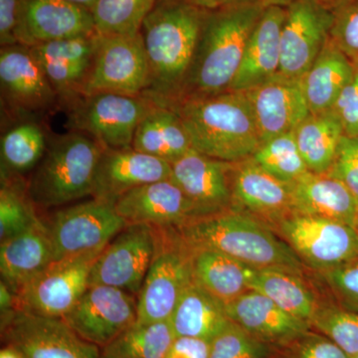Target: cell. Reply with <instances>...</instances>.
<instances>
[{
    "mask_svg": "<svg viewBox=\"0 0 358 358\" xmlns=\"http://www.w3.org/2000/svg\"><path fill=\"white\" fill-rule=\"evenodd\" d=\"M206 14L192 0H157L141 29L150 65L145 96L169 107L180 100Z\"/></svg>",
    "mask_w": 358,
    "mask_h": 358,
    "instance_id": "obj_1",
    "label": "cell"
},
{
    "mask_svg": "<svg viewBox=\"0 0 358 358\" xmlns=\"http://www.w3.org/2000/svg\"><path fill=\"white\" fill-rule=\"evenodd\" d=\"M178 113L192 148L226 162L251 159L261 145L260 134L245 92L185 98L171 106Z\"/></svg>",
    "mask_w": 358,
    "mask_h": 358,
    "instance_id": "obj_2",
    "label": "cell"
},
{
    "mask_svg": "<svg viewBox=\"0 0 358 358\" xmlns=\"http://www.w3.org/2000/svg\"><path fill=\"white\" fill-rule=\"evenodd\" d=\"M265 9L259 4H234L207 10L180 100L217 95L229 90L250 36Z\"/></svg>",
    "mask_w": 358,
    "mask_h": 358,
    "instance_id": "obj_3",
    "label": "cell"
},
{
    "mask_svg": "<svg viewBox=\"0 0 358 358\" xmlns=\"http://www.w3.org/2000/svg\"><path fill=\"white\" fill-rule=\"evenodd\" d=\"M176 229L192 250H216L256 268L310 271L274 230L233 208L194 219Z\"/></svg>",
    "mask_w": 358,
    "mask_h": 358,
    "instance_id": "obj_4",
    "label": "cell"
},
{
    "mask_svg": "<svg viewBox=\"0 0 358 358\" xmlns=\"http://www.w3.org/2000/svg\"><path fill=\"white\" fill-rule=\"evenodd\" d=\"M103 148L80 131L56 136L30 180L28 193L41 207L62 206L93 195L96 166Z\"/></svg>",
    "mask_w": 358,
    "mask_h": 358,
    "instance_id": "obj_5",
    "label": "cell"
},
{
    "mask_svg": "<svg viewBox=\"0 0 358 358\" xmlns=\"http://www.w3.org/2000/svg\"><path fill=\"white\" fill-rule=\"evenodd\" d=\"M157 228L155 256L138 294V324L169 320L179 299L194 281L192 251L178 229Z\"/></svg>",
    "mask_w": 358,
    "mask_h": 358,
    "instance_id": "obj_6",
    "label": "cell"
},
{
    "mask_svg": "<svg viewBox=\"0 0 358 358\" xmlns=\"http://www.w3.org/2000/svg\"><path fill=\"white\" fill-rule=\"evenodd\" d=\"M145 96L96 93L78 96L67 106L71 131L88 134L103 150L133 148L136 128L155 105Z\"/></svg>",
    "mask_w": 358,
    "mask_h": 358,
    "instance_id": "obj_7",
    "label": "cell"
},
{
    "mask_svg": "<svg viewBox=\"0 0 358 358\" xmlns=\"http://www.w3.org/2000/svg\"><path fill=\"white\" fill-rule=\"evenodd\" d=\"M275 234L312 272H324L358 259V230L348 224L294 213Z\"/></svg>",
    "mask_w": 358,
    "mask_h": 358,
    "instance_id": "obj_8",
    "label": "cell"
},
{
    "mask_svg": "<svg viewBox=\"0 0 358 358\" xmlns=\"http://www.w3.org/2000/svg\"><path fill=\"white\" fill-rule=\"evenodd\" d=\"M128 222L115 204L94 199L56 212L48 228L54 261L102 252Z\"/></svg>",
    "mask_w": 358,
    "mask_h": 358,
    "instance_id": "obj_9",
    "label": "cell"
},
{
    "mask_svg": "<svg viewBox=\"0 0 358 358\" xmlns=\"http://www.w3.org/2000/svg\"><path fill=\"white\" fill-rule=\"evenodd\" d=\"M1 334L26 358H100L101 348L82 338L62 317L16 308L1 313Z\"/></svg>",
    "mask_w": 358,
    "mask_h": 358,
    "instance_id": "obj_10",
    "label": "cell"
},
{
    "mask_svg": "<svg viewBox=\"0 0 358 358\" xmlns=\"http://www.w3.org/2000/svg\"><path fill=\"white\" fill-rule=\"evenodd\" d=\"M148 86L150 65L141 33L136 36L98 34L93 64L82 95L145 96Z\"/></svg>",
    "mask_w": 358,
    "mask_h": 358,
    "instance_id": "obj_11",
    "label": "cell"
},
{
    "mask_svg": "<svg viewBox=\"0 0 358 358\" xmlns=\"http://www.w3.org/2000/svg\"><path fill=\"white\" fill-rule=\"evenodd\" d=\"M102 252L53 261L16 294L17 308L64 317L90 286L94 263Z\"/></svg>",
    "mask_w": 358,
    "mask_h": 358,
    "instance_id": "obj_12",
    "label": "cell"
},
{
    "mask_svg": "<svg viewBox=\"0 0 358 358\" xmlns=\"http://www.w3.org/2000/svg\"><path fill=\"white\" fill-rule=\"evenodd\" d=\"M157 228L128 224L108 244L94 263L90 285L115 287L140 294L157 247Z\"/></svg>",
    "mask_w": 358,
    "mask_h": 358,
    "instance_id": "obj_13",
    "label": "cell"
},
{
    "mask_svg": "<svg viewBox=\"0 0 358 358\" xmlns=\"http://www.w3.org/2000/svg\"><path fill=\"white\" fill-rule=\"evenodd\" d=\"M333 22V11L317 0H293L282 27L279 74L301 80L329 42Z\"/></svg>",
    "mask_w": 358,
    "mask_h": 358,
    "instance_id": "obj_14",
    "label": "cell"
},
{
    "mask_svg": "<svg viewBox=\"0 0 358 358\" xmlns=\"http://www.w3.org/2000/svg\"><path fill=\"white\" fill-rule=\"evenodd\" d=\"M62 319L85 341L103 348L136 324L138 301L124 289L90 285Z\"/></svg>",
    "mask_w": 358,
    "mask_h": 358,
    "instance_id": "obj_15",
    "label": "cell"
},
{
    "mask_svg": "<svg viewBox=\"0 0 358 358\" xmlns=\"http://www.w3.org/2000/svg\"><path fill=\"white\" fill-rule=\"evenodd\" d=\"M232 208L265 223L271 229L294 214L292 183L271 176L253 159L233 164Z\"/></svg>",
    "mask_w": 358,
    "mask_h": 358,
    "instance_id": "obj_16",
    "label": "cell"
},
{
    "mask_svg": "<svg viewBox=\"0 0 358 358\" xmlns=\"http://www.w3.org/2000/svg\"><path fill=\"white\" fill-rule=\"evenodd\" d=\"M91 9L67 0H22L18 44L32 47L96 34Z\"/></svg>",
    "mask_w": 358,
    "mask_h": 358,
    "instance_id": "obj_17",
    "label": "cell"
},
{
    "mask_svg": "<svg viewBox=\"0 0 358 358\" xmlns=\"http://www.w3.org/2000/svg\"><path fill=\"white\" fill-rule=\"evenodd\" d=\"M232 162L192 150L171 164V179L192 201L199 217L232 208Z\"/></svg>",
    "mask_w": 358,
    "mask_h": 358,
    "instance_id": "obj_18",
    "label": "cell"
},
{
    "mask_svg": "<svg viewBox=\"0 0 358 358\" xmlns=\"http://www.w3.org/2000/svg\"><path fill=\"white\" fill-rule=\"evenodd\" d=\"M0 85L2 96L20 113L44 112L59 103L57 94L43 70L29 47L24 45L1 47Z\"/></svg>",
    "mask_w": 358,
    "mask_h": 358,
    "instance_id": "obj_19",
    "label": "cell"
},
{
    "mask_svg": "<svg viewBox=\"0 0 358 358\" xmlns=\"http://www.w3.org/2000/svg\"><path fill=\"white\" fill-rule=\"evenodd\" d=\"M245 94L251 103L261 143L296 131L310 114L301 80L278 74Z\"/></svg>",
    "mask_w": 358,
    "mask_h": 358,
    "instance_id": "obj_20",
    "label": "cell"
},
{
    "mask_svg": "<svg viewBox=\"0 0 358 358\" xmlns=\"http://www.w3.org/2000/svg\"><path fill=\"white\" fill-rule=\"evenodd\" d=\"M98 34L48 42L29 47L57 94L59 103L67 106L82 96L91 71Z\"/></svg>",
    "mask_w": 358,
    "mask_h": 358,
    "instance_id": "obj_21",
    "label": "cell"
},
{
    "mask_svg": "<svg viewBox=\"0 0 358 358\" xmlns=\"http://www.w3.org/2000/svg\"><path fill=\"white\" fill-rule=\"evenodd\" d=\"M128 224H148L160 228H180L199 218L182 190L171 179L134 188L115 202Z\"/></svg>",
    "mask_w": 358,
    "mask_h": 358,
    "instance_id": "obj_22",
    "label": "cell"
},
{
    "mask_svg": "<svg viewBox=\"0 0 358 358\" xmlns=\"http://www.w3.org/2000/svg\"><path fill=\"white\" fill-rule=\"evenodd\" d=\"M171 164L134 150H103L96 166L94 199L115 204L136 187L171 179Z\"/></svg>",
    "mask_w": 358,
    "mask_h": 358,
    "instance_id": "obj_23",
    "label": "cell"
},
{
    "mask_svg": "<svg viewBox=\"0 0 358 358\" xmlns=\"http://www.w3.org/2000/svg\"><path fill=\"white\" fill-rule=\"evenodd\" d=\"M226 313L231 322L275 350L313 329L310 322L287 313L255 289L227 303Z\"/></svg>",
    "mask_w": 358,
    "mask_h": 358,
    "instance_id": "obj_24",
    "label": "cell"
},
{
    "mask_svg": "<svg viewBox=\"0 0 358 358\" xmlns=\"http://www.w3.org/2000/svg\"><path fill=\"white\" fill-rule=\"evenodd\" d=\"M285 17L286 7L265 9L250 36L241 64L228 91H248L279 74Z\"/></svg>",
    "mask_w": 358,
    "mask_h": 358,
    "instance_id": "obj_25",
    "label": "cell"
},
{
    "mask_svg": "<svg viewBox=\"0 0 358 358\" xmlns=\"http://www.w3.org/2000/svg\"><path fill=\"white\" fill-rule=\"evenodd\" d=\"M292 199L294 213L357 225V197L327 173L308 171L292 182Z\"/></svg>",
    "mask_w": 358,
    "mask_h": 358,
    "instance_id": "obj_26",
    "label": "cell"
},
{
    "mask_svg": "<svg viewBox=\"0 0 358 358\" xmlns=\"http://www.w3.org/2000/svg\"><path fill=\"white\" fill-rule=\"evenodd\" d=\"M251 289L265 294L287 313L310 324L326 296L310 271L289 268H257Z\"/></svg>",
    "mask_w": 358,
    "mask_h": 358,
    "instance_id": "obj_27",
    "label": "cell"
},
{
    "mask_svg": "<svg viewBox=\"0 0 358 358\" xmlns=\"http://www.w3.org/2000/svg\"><path fill=\"white\" fill-rule=\"evenodd\" d=\"M54 261L48 228L41 221L31 228L1 241V281L14 293L38 275Z\"/></svg>",
    "mask_w": 358,
    "mask_h": 358,
    "instance_id": "obj_28",
    "label": "cell"
},
{
    "mask_svg": "<svg viewBox=\"0 0 358 358\" xmlns=\"http://www.w3.org/2000/svg\"><path fill=\"white\" fill-rule=\"evenodd\" d=\"M133 148L173 164L193 150L189 136L173 107L155 103L136 128Z\"/></svg>",
    "mask_w": 358,
    "mask_h": 358,
    "instance_id": "obj_29",
    "label": "cell"
},
{
    "mask_svg": "<svg viewBox=\"0 0 358 358\" xmlns=\"http://www.w3.org/2000/svg\"><path fill=\"white\" fill-rule=\"evenodd\" d=\"M169 322L176 338H200L211 343L230 320L225 303L194 280L179 299Z\"/></svg>",
    "mask_w": 358,
    "mask_h": 358,
    "instance_id": "obj_30",
    "label": "cell"
},
{
    "mask_svg": "<svg viewBox=\"0 0 358 358\" xmlns=\"http://www.w3.org/2000/svg\"><path fill=\"white\" fill-rule=\"evenodd\" d=\"M192 251L195 281L225 305L251 289L256 268L216 250Z\"/></svg>",
    "mask_w": 358,
    "mask_h": 358,
    "instance_id": "obj_31",
    "label": "cell"
},
{
    "mask_svg": "<svg viewBox=\"0 0 358 358\" xmlns=\"http://www.w3.org/2000/svg\"><path fill=\"white\" fill-rule=\"evenodd\" d=\"M353 71L352 61L329 39L301 79L312 114L333 109L341 92L352 80Z\"/></svg>",
    "mask_w": 358,
    "mask_h": 358,
    "instance_id": "obj_32",
    "label": "cell"
},
{
    "mask_svg": "<svg viewBox=\"0 0 358 358\" xmlns=\"http://www.w3.org/2000/svg\"><path fill=\"white\" fill-rule=\"evenodd\" d=\"M343 136V124L333 109L315 114L310 113L294 131L296 145L308 171L317 174L327 173L333 166Z\"/></svg>",
    "mask_w": 358,
    "mask_h": 358,
    "instance_id": "obj_33",
    "label": "cell"
},
{
    "mask_svg": "<svg viewBox=\"0 0 358 358\" xmlns=\"http://www.w3.org/2000/svg\"><path fill=\"white\" fill-rule=\"evenodd\" d=\"M176 338L169 320L136 322L101 348L100 358H166Z\"/></svg>",
    "mask_w": 358,
    "mask_h": 358,
    "instance_id": "obj_34",
    "label": "cell"
},
{
    "mask_svg": "<svg viewBox=\"0 0 358 358\" xmlns=\"http://www.w3.org/2000/svg\"><path fill=\"white\" fill-rule=\"evenodd\" d=\"M2 169L14 173L30 171L43 159L48 143L36 122H21L1 138Z\"/></svg>",
    "mask_w": 358,
    "mask_h": 358,
    "instance_id": "obj_35",
    "label": "cell"
},
{
    "mask_svg": "<svg viewBox=\"0 0 358 358\" xmlns=\"http://www.w3.org/2000/svg\"><path fill=\"white\" fill-rule=\"evenodd\" d=\"M157 0H96L92 8L96 32L100 35L140 34L143 21Z\"/></svg>",
    "mask_w": 358,
    "mask_h": 358,
    "instance_id": "obj_36",
    "label": "cell"
},
{
    "mask_svg": "<svg viewBox=\"0 0 358 358\" xmlns=\"http://www.w3.org/2000/svg\"><path fill=\"white\" fill-rule=\"evenodd\" d=\"M252 159L274 178L292 183L308 173L294 131L263 141Z\"/></svg>",
    "mask_w": 358,
    "mask_h": 358,
    "instance_id": "obj_37",
    "label": "cell"
},
{
    "mask_svg": "<svg viewBox=\"0 0 358 358\" xmlns=\"http://www.w3.org/2000/svg\"><path fill=\"white\" fill-rule=\"evenodd\" d=\"M310 324L313 329L331 339L350 357L358 355L357 313L339 307L326 296Z\"/></svg>",
    "mask_w": 358,
    "mask_h": 358,
    "instance_id": "obj_38",
    "label": "cell"
},
{
    "mask_svg": "<svg viewBox=\"0 0 358 358\" xmlns=\"http://www.w3.org/2000/svg\"><path fill=\"white\" fill-rule=\"evenodd\" d=\"M29 193L6 178L0 190V239L16 236L40 222Z\"/></svg>",
    "mask_w": 358,
    "mask_h": 358,
    "instance_id": "obj_39",
    "label": "cell"
},
{
    "mask_svg": "<svg viewBox=\"0 0 358 358\" xmlns=\"http://www.w3.org/2000/svg\"><path fill=\"white\" fill-rule=\"evenodd\" d=\"M275 348L231 322L210 343L209 358H274Z\"/></svg>",
    "mask_w": 358,
    "mask_h": 358,
    "instance_id": "obj_40",
    "label": "cell"
},
{
    "mask_svg": "<svg viewBox=\"0 0 358 358\" xmlns=\"http://www.w3.org/2000/svg\"><path fill=\"white\" fill-rule=\"evenodd\" d=\"M320 291L339 307L358 313V259L324 272H312Z\"/></svg>",
    "mask_w": 358,
    "mask_h": 358,
    "instance_id": "obj_41",
    "label": "cell"
},
{
    "mask_svg": "<svg viewBox=\"0 0 358 358\" xmlns=\"http://www.w3.org/2000/svg\"><path fill=\"white\" fill-rule=\"evenodd\" d=\"M274 358H352L324 334L310 329L275 348Z\"/></svg>",
    "mask_w": 358,
    "mask_h": 358,
    "instance_id": "obj_42",
    "label": "cell"
},
{
    "mask_svg": "<svg viewBox=\"0 0 358 358\" xmlns=\"http://www.w3.org/2000/svg\"><path fill=\"white\" fill-rule=\"evenodd\" d=\"M329 39L352 61L358 60V0H346L333 11Z\"/></svg>",
    "mask_w": 358,
    "mask_h": 358,
    "instance_id": "obj_43",
    "label": "cell"
},
{
    "mask_svg": "<svg viewBox=\"0 0 358 358\" xmlns=\"http://www.w3.org/2000/svg\"><path fill=\"white\" fill-rule=\"evenodd\" d=\"M327 174L341 181L358 199V136H343Z\"/></svg>",
    "mask_w": 358,
    "mask_h": 358,
    "instance_id": "obj_44",
    "label": "cell"
},
{
    "mask_svg": "<svg viewBox=\"0 0 358 358\" xmlns=\"http://www.w3.org/2000/svg\"><path fill=\"white\" fill-rule=\"evenodd\" d=\"M352 62V80L341 92L333 110L341 120L345 136H358V60Z\"/></svg>",
    "mask_w": 358,
    "mask_h": 358,
    "instance_id": "obj_45",
    "label": "cell"
},
{
    "mask_svg": "<svg viewBox=\"0 0 358 358\" xmlns=\"http://www.w3.org/2000/svg\"><path fill=\"white\" fill-rule=\"evenodd\" d=\"M22 0H0V44L1 47L18 44V22Z\"/></svg>",
    "mask_w": 358,
    "mask_h": 358,
    "instance_id": "obj_46",
    "label": "cell"
},
{
    "mask_svg": "<svg viewBox=\"0 0 358 358\" xmlns=\"http://www.w3.org/2000/svg\"><path fill=\"white\" fill-rule=\"evenodd\" d=\"M210 343L205 339L176 338L166 358H209Z\"/></svg>",
    "mask_w": 358,
    "mask_h": 358,
    "instance_id": "obj_47",
    "label": "cell"
},
{
    "mask_svg": "<svg viewBox=\"0 0 358 358\" xmlns=\"http://www.w3.org/2000/svg\"><path fill=\"white\" fill-rule=\"evenodd\" d=\"M195 6L205 10H214L220 7L234 6V4H259L268 8L272 6L287 7L293 0H192Z\"/></svg>",
    "mask_w": 358,
    "mask_h": 358,
    "instance_id": "obj_48",
    "label": "cell"
},
{
    "mask_svg": "<svg viewBox=\"0 0 358 358\" xmlns=\"http://www.w3.org/2000/svg\"><path fill=\"white\" fill-rule=\"evenodd\" d=\"M0 358H26L22 352L13 345H6L0 350Z\"/></svg>",
    "mask_w": 358,
    "mask_h": 358,
    "instance_id": "obj_49",
    "label": "cell"
},
{
    "mask_svg": "<svg viewBox=\"0 0 358 358\" xmlns=\"http://www.w3.org/2000/svg\"><path fill=\"white\" fill-rule=\"evenodd\" d=\"M317 1L322 4V6L327 7L329 10L334 11L336 7L343 4L346 0H317Z\"/></svg>",
    "mask_w": 358,
    "mask_h": 358,
    "instance_id": "obj_50",
    "label": "cell"
},
{
    "mask_svg": "<svg viewBox=\"0 0 358 358\" xmlns=\"http://www.w3.org/2000/svg\"><path fill=\"white\" fill-rule=\"evenodd\" d=\"M67 1L73 2V3L79 4V6L87 7V8H93L96 0H67Z\"/></svg>",
    "mask_w": 358,
    "mask_h": 358,
    "instance_id": "obj_51",
    "label": "cell"
},
{
    "mask_svg": "<svg viewBox=\"0 0 358 358\" xmlns=\"http://www.w3.org/2000/svg\"><path fill=\"white\" fill-rule=\"evenodd\" d=\"M355 227H357V229L358 230V214H357V225H355Z\"/></svg>",
    "mask_w": 358,
    "mask_h": 358,
    "instance_id": "obj_52",
    "label": "cell"
},
{
    "mask_svg": "<svg viewBox=\"0 0 358 358\" xmlns=\"http://www.w3.org/2000/svg\"><path fill=\"white\" fill-rule=\"evenodd\" d=\"M352 358H358V355H355V357H353Z\"/></svg>",
    "mask_w": 358,
    "mask_h": 358,
    "instance_id": "obj_53",
    "label": "cell"
}]
</instances>
